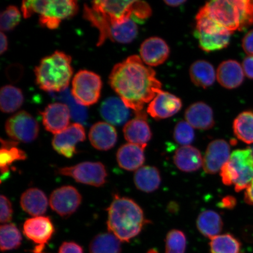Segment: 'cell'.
Here are the masks:
<instances>
[{
    "label": "cell",
    "instance_id": "cell-1",
    "mask_svg": "<svg viewBox=\"0 0 253 253\" xmlns=\"http://www.w3.org/2000/svg\"><path fill=\"white\" fill-rule=\"evenodd\" d=\"M109 84L125 105L136 113L142 112L145 104L151 102L162 87L156 72L137 55L114 66Z\"/></svg>",
    "mask_w": 253,
    "mask_h": 253
},
{
    "label": "cell",
    "instance_id": "cell-2",
    "mask_svg": "<svg viewBox=\"0 0 253 253\" xmlns=\"http://www.w3.org/2000/svg\"><path fill=\"white\" fill-rule=\"evenodd\" d=\"M196 31L208 34H232L253 24V0L208 2L196 17Z\"/></svg>",
    "mask_w": 253,
    "mask_h": 253
},
{
    "label": "cell",
    "instance_id": "cell-3",
    "mask_svg": "<svg viewBox=\"0 0 253 253\" xmlns=\"http://www.w3.org/2000/svg\"><path fill=\"white\" fill-rule=\"evenodd\" d=\"M107 211V228L121 242L134 238L148 222L140 206L128 198L116 195Z\"/></svg>",
    "mask_w": 253,
    "mask_h": 253
},
{
    "label": "cell",
    "instance_id": "cell-4",
    "mask_svg": "<svg viewBox=\"0 0 253 253\" xmlns=\"http://www.w3.org/2000/svg\"><path fill=\"white\" fill-rule=\"evenodd\" d=\"M71 61L70 56L60 51L43 58L35 69L38 86L49 93L65 90L73 74Z\"/></svg>",
    "mask_w": 253,
    "mask_h": 253
},
{
    "label": "cell",
    "instance_id": "cell-5",
    "mask_svg": "<svg viewBox=\"0 0 253 253\" xmlns=\"http://www.w3.org/2000/svg\"><path fill=\"white\" fill-rule=\"evenodd\" d=\"M90 7L112 25L121 24L134 16L138 20H144L150 17L151 8L142 1H110L98 0L91 2Z\"/></svg>",
    "mask_w": 253,
    "mask_h": 253
},
{
    "label": "cell",
    "instance_id": "cell-6",
    "mask_svg": "<svg viewBox=\"0 0 253 253\" xmlns=\"http://www.w3.org/2000/svg\"><path fill=\"white\" fill-rule=\"evenodd\" d=\"M224 185H235L239 192L246 189L253 180V152L251 148L236 150L220 170Z\"/></svg>",
    "mask_w": 253,
    "mask_h": 253
},
{
    "label": "cell",
    "instance_id": "cell-7",
    "mask_svg": "<svg viewBox=\"0 0 253 253\" xmlns=\"http://www.w3.org/2000/svg\"><path fill=\"white\" fill-rule=\"evenodd\" d=\"M102 82L99 75L86 70L78 72L72 81V94L84 106L93 105L99 100Z\"/></svg>",
    "mask_w": 253,
    "mask_h": 253
},
{
    "label": "cell",
    "instance_id": "cell-8",
    "mask_svg": "<svg viewBox=\"0 0 253 253\" xmlns=\"http://www.w3.org/2000/svg\"><path fill=\"white\" fill-rule=\"evenodd\" d=\"M57 172L70 176L79 183L96 187L105 184L107 177L106 167L100 162H84L74 166L61 168Z\"/></svg>",
    "mask_w": 253,
    "mask_h": 253
},
{
    "label": "cell",
    "instance_id": "cell-9",
    "mask_svg": "<svg viewBox=\"0 0 253 253\" xmlns=\"http://www.w3.org/2000/svg\"><path fill=\"white\" fill-rule=\"evenodd\" d=\"M78 4L73 0H45L40 14V24L50 30L58 28L62 21L70 18L77 13Z\"/></svg>",
    "mask_w": 253,
    "mask_h": 253
},
{
    "label": "cell",
    "instance_id": "cell-10",
    "mask_svg": "<svg viewBox=\"0 0 253 253\" xmlns=\"http://www.w3.org/2000/svg\"><path fill=\"white\" fill-rule=\"evenodd\" d=\"M5 128L12 140L25 143L36 140L40 131L39 123L25 111H21L9 118L6 122Z\"/></svg>",
    "mask_w": 253,
    "mask_h": 253
},
{
    "label": "cell",
    "instance_id": "cell-11",
    "mask_svg": "<svg viewBox=\"0 0 253 253\" xmlns=\"http://www.w3.org/2000/svg\"><path fill=\"white\" fill-rule=\"evenodd\" d=\"M55 227L49 217L37 216L25 221L23 233L25 237L37 244L34 253L43 252L45 246L51 239Z\"/></svg>",
    "mask_w": 253,
    "mask_h": 253
},
{
    "label": "cell",
    "instance_id": "cell-12",
    "mask_svg": "<svg viewBox=\"0 0 253 253\" xmlns=\"http://www.w3.org/2000/svg\"><path fill=\"white\" fill-rule=\"evenodd\" d=\"M82 196L74 186H63L53 191L50 196L49 205L60 216L66 217L74 214L81 204Z\"/></svg>",
    "mask_w": 253,
    "mask_h": 253
},
{
    "label": "cell",
    "instance_id": "cell-13",
    "mask_svg": "<svg viewBox=\"0 0 253 253\" xmlns=\"http://www.w3.org/2000/svg\"><path fill=\"white\" fill-rule=\"evenodd\" d=\"M86 138L84 128L80 123H74L65 130L56 134L52 140V146L59 154L72 158L77 153V145Z\"/></svg>",
    "mask_w": 253,
    "mask_h": 253
},
{
    "label": "cell",
    "instance_id": "cell-14",
    "mask_svg": "<svg viewBox=\"0 0 253 253\" xmlns=\"http://www.w3.org/2000/svg\"><path fill=\"white\" fill-rule=\"evenodd\" d=\"M230 153V145L226 141L218 139L210 142L203 158L205 172L214 174L219 172L228 162Z\"/></svg>",
    "mask_w": 253,
    "mask_h": 253
},
{
    "label": "cell",
    "instance_id": "cell-15",
    "mask_svg": "<svg viewBox=\"0 0 253 253\" xmlns=\"http://www.w3.org/2000/svg\"><path fill=\"white\" fill-rule=\"evenodd\" d=\"M181 108L179 98L161 90L150 103L147 113L155 119H165L175 115Z\"/></svg>",
    "mask_w": 253,
    "mask_h": 253
},
{
    "label": "cell",
    "instance_id": "cell-16",
    "mask_svg": "<svg viewBox=\"0 0 253 253\" xmlns=\"http://www.w3.org/2000/svg\"><path fill=\"white\" fill-rule=\"evenodd\" d=\"M41 115L46 130L55 135L68 127L71 117L67 105L61 103L49 104Z\"/></svg>",
    "mask_w": 253,
    "mask_h": 253
},
{
    "label": "cell",
    "instance_id": "cell-17",
    "mask_svg": "<svg viewBox=\"0 0 253 253\" xmlns=\"http://www.w3.org/2000/svg\"><path fill=\"white\" fill-rule=\"evenodd\" d=\"M169 47L166 41L158 37L147 39L140 47L142 61L150 66L163 64L169 58Z\"/></svg>",
    "mask_w": 253,
    "mask_h": 253
},
{
    "label": "cell",
    "instance_id": "cell-18",
    "mask_svg": "<svg viewBox=\"0 0 253 253\" xmlns=\"http://www.w3.org/2000/svg\"><path fill=\"white\" fill-rule=\"evenodd\" d=\"M146 119L144 113L139 112L136 118L126 123L123 132L126 140L129 143L146 147L152 138V132Z\"/></svg>",
    "mask_w": 253,
    "mask_h": 253
},
{
    "label": "cell",
    "instance_id": "cell-19",
    "mask_svg": "<svg viewBox=\"0 0 253 253\" xmlns=\"http://www.w3.org/2000/svg\"><path fill=\"white\" fill-rule=\"evenodd\" d=\"M88 138L96 149L107 151L115 147L118 134L112 125L105 122H98L91 126Z\"/></svg>",
    "mask_w": 253,
    "mask_h": 253
},
{
    "label": "cell",
    "instance_id": "cell-20",
    "mask_svg": "<svg viewBox=\"0 0 253 253\" xmlns=\"http://www.w3.org/2000/svg\"><path fill=\"white\" fill-rule=\"evenodd\" d=\"M216 78L221 86L228 89L239 87L244 81V71L240 63L228 60L221 63L217 68Z\"/></svg>",
    "mask_w": 253,
    "mask_h": 253
},
{
    "label": "cell",
    "instance_id": "cell-21",
    "mask_svg": "<svg viewBox=\"0 0 253 253\" xmlns=\"http://www.w3.org/2000/svg\"><path fill=\"white\" fill-rule=\"evenodd\" d=\"M185 117L193 128L206 130L212 128L214 125L213 110L204 102L191 104L185 111Z\"/></svg>",
    "mask_w": 253,
    "mask_h": 253
},
{
    "label": "cell",
    "instance_id": "cell-22",
    "mask_svg": "<svg viewBox=\"0 0 253 253\" xmlns=\"http://www.w3.org/2000/svg\"><path fill=\"white\" fill-rule=\"evenodd\" d=\"M145 148L131 143L123 145L117 153L119 166L129 171L140 169L145 162Z\"/></svg>",
    "mask_w": 253,
    "mask_h": 253
},
{
    "label": "cell",
    "instance_id": "cell-23",
    "mask_svg": "<svg viewBox=\"0 0 253 253\" xmlns=\"http://www.w3.org/2000/svg\"><path fill=\"white\" fill-rule=\"evenodd\" d=\"M100 112L102 118L109 124L121 126L127 121L130 113L124 102L118 97L108 98L100 106Z\"/></svg>",
    "mask_w": 253,
    "mask_h": 253
},
{
    "label": "cell",
    "instance_id": "cell-24",
    "mask_svg": "<svg viewBox=\"0 0 253 253\" xmlns=\"http://www.w3.org/2000/svg\"><path fill=\"white\" fill-rule=\"evenodd\" d=\"M173 162L182 171L192 172L197 171L203 166V158L198 148L186 145L179 148L175 151Z\"/></svg>",
    "mask_w": 253,
    "mask_h": 253
},
{
    "label": "cell",
    "instance_id": "cell-25",
    "mask_svg": "<svg viewBox=\"0 0 253 253\" xmlns=\"http://www.w3.org/2000/svg\"><path fill=\"white\" fill-rule=\"evenodd\" d=\"M20 204L22 209L34 217L41 216L46 212L48 200L45 193L38 188H30L21 195Z\"/></svg>",
    "mask_w": 253,
    "mask_h": 253
},
{
    "label": "cell",
    "instance_id": "cell-26",
    "mask_svg": "<svg viewBox=\"0 0 253 253\" xmlns=\"http://www.w3.org/2000/svg\"><path fill=\"white\" fill-rule=\"evenodd\" d=\"M0 150V167H1V181L6 178L9 170V166L19 161L26 160L27 154L18 147V142L1 140Z\"/></svg>",
    "mask_w": 253,
    "mask_h": 253
},
{
    "label": "cell",
    "instance_id": "cell-27",
    "mask_svg": "<svg viewBox=\"0 0 253 253\" xmlns=\"http://www.w3.org/2000/svg\"><path fill=\"white\" fill-rule=\"evenodd\" d=\"M134 183L140 191L150 193L156 191L161 183L159 170L156 167L144 166L136 170L134 176Z\"/></svg>",
    "mask_w": 253,
    "mask_h": 253
},
{
    "label": "cell",
    "instance_id": "cell-28",
    "mask_svg": "<svg viewBox=\"0 0 253 253\" xmlns=\"http://www.w3.org/2000/svg\"><path fill=\"white\" fill-rule=\"evenodd\" d=\"M190 77L196 86L207 88L214 84L216 73L212 65L204 60L195 62L189 70Z\"/></svg>",
    "mask_w": 253,
    "mask_h": 253
},
{
    "label": "cell",
    "instance_id": "cell-29",
    "mask_svg": "<svg viewBox=\"0 0 253 253\" xmlns=\"http://www.w3.org/2000/svg\"><path fill=\"white\" fill-rule=\"evenodd\" d=\"M197 226L202 235L211 239L219 235L223 229V223L220 215L216 211L207 210L199 214Z\"/></svg>",
    "mask_w": 253,
    "mask_h": 253
},
{
    "label": "cell",
    "instance_id": "cell-30",
    "mask_svg": "<svg viewBox=\"0 0 253 253\" xmlns=\"http://www.w3.org/2000/svg\"><path fill=\"white\" fill-rule=\"evenodd\" d=\"M90 253H121V241L111 233L95 236L89 245Z\"/></svg>",
    "mask_w": 253,
    "mask_h": 253
},
{
    "label": "cell",
    "instance_id": "cell-31",
    "mask_svg": "<svg viewBox=\"0 0 253 253\" xmlns=\"http://www.w3.org/2000/svg\"><path fill=\"white\" fill-rule=\"evenodd\" d=\"M23 94L20 88L11 85L3 86L0 92V108L3 113H13L22 106Z\"/></svg>",
    "mask_w": 253,
    "mask_h": 253
},
{
    "label": "cell",
    "instance_id": "cell-32",
    "mask_svg": "<svg viewBox=\"0 0 253 253\" xmlns=\"http://www.w3.org/2000/svg\"><path fill=\"white\" fill-rule=\"evenodd\" d=\"M231 33L208 34L195 31L194 36L198 40L199 46L205 52L216 51L229 45Z\"/></svg>",
    "mask_w": 253,
    "mask_h": 253
},
{
    "label": "cell",
    "instance_id": "cell-33",
    "mask_svg": "<svg viewBox=\"0 0 253 253\" xmlns=\"http://www.w3.org/2000/svg\"><path fill=\"white\" fill-rule=\"evenodd\" d=\"M233 131L239 140L246 144L253 143V112L240 113L233 122Z\"/></svg>",
    "mask_w": 253,
    "mask_h": 253
},
{
    "label": "cell",
    "instance_id": "cell-34",
    "mask_svg": "<svg viewBox=\"0 0 253 253\" xmlns=\"http://www.w3.org/2000/svg\"><path fill=\"white\" fill-rule=\"evenodd\" d=\"M49 93L53 98L61 101L67 105L70 110L71 118L74 121L80 124L86 123L88 119L87 109L77 102L68 88L61 92Z\"/></svg>",
    "mask_w": 253,
    "mask_h": 253
},
{
    "label": "cell",
    "instance_id": "cell-35",
    "mask_svg": "<svg viewBox=\"0 0 253 253\" xmlns=\"http://www.w3.org/2000/svg\"><path fill=\"white\" fill-rule=\"evenodd\" d=\"M138 35V27L131 20L121 24L113 25L109 32L108 39L121 43H130Z\"/></svg>",
    "mask_w": 253,
    "mask_h": 253
},
{
    "label": "cell",
    "instance_id": "cell-36",
    "mask_svg": "<svg viewBox=\"0 0 253 253\" xmlns=\"http://www.w3.org/2000/svg\"><path fill=\"white\" fill-rule=\"evenodd\" d=\"M210 245L211 253H243L242 243L229 233L213 237Z\"/></svg>",
    "mask_w": 253,
    "mask_h": 253
},
{
    "label": "cell",
    "instance_id": "cell-37",
    "mask_svg": "<svg viewBox=\"0 0 253 253\" xmlns=\"http://www.w3.org/2000/svg\"><path fill=\"white\" fill-rule=\"evenodd\" d=\"M21 234L14 224H5L0 228V247L2 252L17 249L21 245Z\"/></svg>",
    "mask_w": 253,
    "mask_h": 253
},
{
    "label": "cell",
    "instance_id": "cell-38",
    "mask_svg": "<svg viewBox=\"0 0 253 253\" xmlns=\"http://www.w3.org/2000/svg\"><path fill=\"white\" fill-rule=\"evenodd\" d=\"M186 247V237L182 231L174 229L167 234L165 253H185Z\"/></svg>",
    "mask_w": 253,
    "mask_h": 253
},
{
    "label": "cell",
    "instance_id": "cell-39",
    "mask_svg": "<svg viewBox=\"0 0 253 253\" xmlns=\"http://www.w3.org/2000/svg\"><path fill=\"white\" fill-rule=\"evenodd\" d=\"M195 136L194 128L187 122H178L174 128V140L183 146L191 144L194 141Z\"/></svg>",
    "mask_w": 253,
    "mask_h": 253
},
{
    "label": "cell",
    "instance_id": "cell-40",
    "mask_svg": "<svg viewBox=\"0 0 253 253\" xmlns=\"http://www.w3.org/2000/svg\"><path fill=\"white\" fill-rule=\"evenodd\" d=\"M21 14L17 7L9 5L2 11L0 17V28L2 31L13 30L20 23Z\"/></svg>",
    "mask_w": 253,
    "mask_h": 253
},
{
    "label": "cell",
    "instance_id": "cell-41",
    "mask_svg": "<svg viewBox=\"0 0 253 253\" xmlns=\"http://www.w3.org/2000/svg\"><path fill=\"white\" fill-rule=\"evenodd\" d=\"M45 0H28L22 2L21 10L25 18H30L34 14H40L45 4Z\"/></svg>",
    "mask_w": 253,
    "mask_h": 253
},
{
    "label": "cell",
    "instance_id": "cell-42",
    "mask_svg": "<svg viewBox=\"0 0 253 253\" xmlns=\"http://www.w3.org/2000/svg\"><path fill=\"white\" fill-rule=\"evenodd\" d=\"M1 204V213H0V220L2 223H7L12 220V211L11 202L4 195H1L0 198Z\"/></svg>",
    "mask_w": 253,
    "mask_h": 253
},
{
    "label": "cell",
    "instance_id": "cell-43",
    "mask_svg": "<svg viewBox=\"0 0 253 253\" xmlns=\"http://www.w3.org/2000/svg\"><path fill=\"white\" fill-rule=\"evenodd\" d=\"M59 253H84V250L77 243L65 242L60 247Z\"/></svg>",
    "mask_w": 253,
    "mask_h": 253
},
{
    "label": "cell",
    "instance_id": "cell-44",
    "mask_svg": "<svg viewBox=\"0 0 253 253\" xmlns=\"http://www.w3.org/2000/svg\"><path fill=\"white\" fill-rule=\"evenodd\" d=\"M242 45L246 53L253 56V30L246 35L243 40Z\"/></svg>",
    "mask_w": 253,
    "mask_h": 253
},
{
    "label": "cell",
    "instance_id": "cell-45",
    "mask_svg": "<svg viewBox=\"0 0 253 253\" xmlns=\"http://www.w3.org/2000/svg\"><path fill=\"white\" fill-rule=\"evenodd\" d=\"M243 69L247 77L253 79V56H249L244 59Z\"/></svg>",
    "mask_w": 253,
    "mask_h": 253
},
{
    "label": "cell",
    "instance_id": "cell-46",
    "mask_svg": "<svg viewBox=\"0 0 253 253\" xmlns=\"http://www.w3.org/2000/svg\"><path fill=\"white\" fill-rule=\"evenodd\" d=\"M236 203L235 198L232 197H226L220 202L219 207L223 208L232 209L235 207Z\"/></svg>",
    "mask_w": 253,
    "mask_h": 253
},
{
    "label": "cell",
    "instance_id": "cell-47",
    "mask_svg": "<svg viewBox=\"0 0 253 253\" xmlns=\"http://www.w3.org/2000/svg\"><path fill=\"white\" fill-rule=\"evenodd\" d=\"M245 200L248 204L253 205V180L246 190Z\"/></svg>",
    "mask_w": 253,
    "mask_h": 253
},
{
    "label": "cell",
    "instance_id": "cell-48",
    "mask_svg": "<svg viewBox=\"0 0 253 253\" xmlns=\"http://www.w3.org/2000/svg\"><path fill=\"white\" fill-rule=\"evenodd\" d=\"M0 41H1V49H0V51H1V54H2L8 48L7 38L2 32L0 34Z\"/></svg>",
    "mask_w": 253,
    "mask_h": 253
},
{
    "label": "cell",
    "instance_id": "cell-49",
    "mask_svg": "<svg viewBox=\"0 0 253 253\" xmlns=\"http://www.w3.org/2000/svg\"><path fill=\"white\" fill-rule=\"evenodd\" d=\"M164 2L170 7H178V6L183 4L186 1H184V0H166Z\"/></svg>",
    "mask_w": 253,
    "mask_h": 253
},
{
    "label": "cell",
    "instance_id": "cell-50",
    "mask_svg": "<svg viewBox=\"0 0 253 253\" xmlns=\"http://www.w3.org/2000/svg\"><path fill=\"white\" fill-rule=\"evenodd\" d=\"M147 253H158V252L154 249L150 250Z\"/></svg>",
    "mask_w": 253,
    "mask_h": 253
},
{
    "label": "cell",
    "instance_id": "cell-51",
    "mask_svg": "<svg viewBox=\"0 0 253 253\" xmlns=\"http://www.w3.org/2000/svg\"><path fill=\"white\" fill-rule=\"evenodd\" d=\"M43 253V252H40V253Z\"/></svg>",
    "mask_w": 253,
    "mask_h": 253
}]
</instances>
